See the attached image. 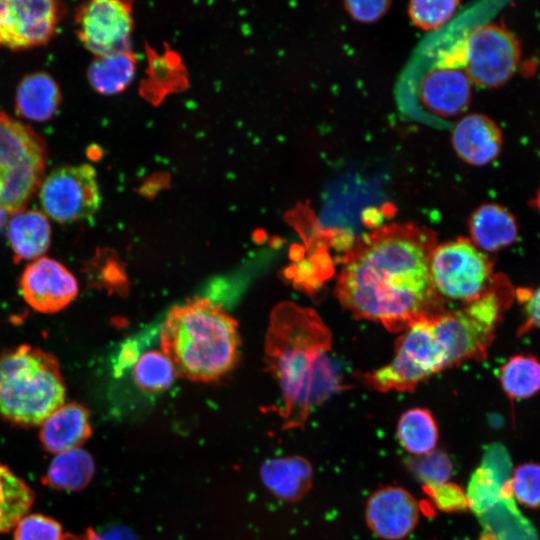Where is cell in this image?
I'll list each match as a JSON object with an SVG mask.
<instances>
[{
	"instance_id": "38",
	"label": "cell",
	"mask_w": 540,
	"mask_h": 540,
	"mask_svg": "<svg viewBox=\"0 0 540 540\" xmlns=\"http://www.w3.org/2000/svg\"><path fill=\"white\" fill-rule=\"evenodd\" d=\"M64 540H85V538L80 539V538H71V537H70V538H66V537H65Z\"/></svg>"
},
{
	"instance_id": "28",
	"label": "cell",
	"mask_w": 540,
	"mask_h": 540,
	"mask_svg": "<svg viewBox=\"0 0 540 540\" xmlns=\"http://www.w3.org/2000/svg\"><path fill=\"white\" fill-rule=\"evenodd\" d=\"M460 2L444 1H411L408 4V15L412 23L424 30L435 32L443 28L451 20Z\"/></svg>"
},
{
	"instance_id": "27",
	"label": "cell",
	"mask_w": 540,
	"mask_h": 540,
	"mask_svg": "<svg viewBox=\"0 0 540 540\" xmlns=\"http://www.w3.org/2000/svg\"><path fill=\"white\" fill-rule=\"evenodd\" d=\"M176 374L170 358L163 351H147L136 360L133 376L145 392H160L171 386Z\"/></svg>"
},
{
	"instance_id": "13",
	"label": "cell",
	"mask_w": 540,
	"mask_h": 540,
	"mask_svg": "<svg viewBox=\"0 0 540 540\" xmlns=\"http://www.w3.org/2000/svg\"><path fill=\"white\" fill-rule=\"evenodd\" d=\"M435 337L447 368L468 360H482L495 338V331L472 318L464 309L440 311L430 316Z\"/></svg>"
},
{
	"instance_id": "31",
	"label": "cell",
	"mask_w": 540,
	"mask_h": 540,
	"mask_svg": "<svg viewBox=\"0 0 540 540\" xmlns=\"http://www.w3.org/2000/svg\"><path fill=\"white\" fill-rule=\"evenodd\" d=\"M416 475L426 485L448 482L451 475V463L442 453L432 452L421 456L413 464Z\"/></svg>"
},
{
	"instance_id": "32",
	"label": "cell",
	"mask_w": 540,
	"mask_h": 540,
	"mask_svg": "<svg viewBox=\"0 0 540 540\" xmlns=\"http://www.w3.org/2000/svg\"><path fill=\"white\" fill-rule=\"evenodd\" d=\"M425 491L431 497L434 504L446 512L463 510L469 505L464 491L460 487L448 482L426 485Z\"/></svg>"
},
{
	"instance_id": "7",
	"label": "cell",
	"mask_w": 540,
	"mask_h": 540,
	"mask_svg": "<svg viewBox=\"0 0 540 540\" xmlns=\"http://www.w3.org/2000/svg\"><path fill=\"white\" fill-rule=\"evenodd\" d=\"M443 351L432 329L430 316L408 327L398 339L393 360L364 376L382 392L410 391L430 376L446 369Z\"/></svg>"
},
{
	"instance_id": "1",
	"label": "cell",
	"mask_w": 540,
	"mask_h": 540,
	"mask_svg": "<svg viewBox=\"0 0 540 540\" xmlns=\"http://www.w3.org/2000/svg\"><path fill=\"white\" fill-rule=\"evenodd\" d=\"M433 231L389 224L361 237L346 254L336 295L355 317L406 330L442 309L430 276Z\"/></svg>"
},
{
	"instance_id": "19",
	"label": "cell",
	"mask_w": 540,
	"mask_h": 540,
	"mask_svg": "<svg viewBox=\"0 0 540 540\" xmlns=\"http://www.w3.org/2000/svg\"><path fill=\"white\" fill-rule=\"evenodd\" d=\"M6 232L17 261L38 259L50 246L51 226L43 211L23 209L12 214Z\"/></svg>"
},
{
	"instance_id": "25",
	"label": "cell",
	"mask_w": 540,
	"mask_h": 540,
	"mask_svg": "<svg viewBox=\"0 0 540 540\" xmlns=\"http://www.w3.org/2000/svg\"><path fill=\"white\" fill-rule=\"evenodd\" d=\"M33 500V491L26 482L0 464V533L14 528L27 514Z\"/></svg>"
},
{
	"instance_id": "35",
	"label": "cell",
	"mask_w": 540,
	"mask_h": 540,
	"mask_svg": "<svg viewBox=\"0 0 540 540\" xmlns=\"http://www.w3.org/2000/svg\"><path fill=\"white\" fill-rule=\"evenodd\" d=\"M85 540H139L136 534L126 526L116 525L102 532L88 529Z\"/></svg>"
},
{
	"instance_id": "17",
	"label": "cell",
	"mask_w": 540,
	"mask_h": 540,
	"mask_svg": "<svg viewBox=\"0 0 540 540\" xmlns=\"http://www.w3.org/2000/svg\"><path fill=\"white\" fill-rule=\"evenodd\" d=\"M91 432L87 409L73 402L61 405L41 423L40 440L46 450L58 454L78 448Z\"/></svg>"
},
{
	"instance_id": "21",
	"label": "cell",
	"mask_w": 540,
	"mask_h": 540,
	"mask_svg": "<svg viewBox=\"0 0 540 540\" xmlns=\"http://www.w3.org/2000/svg\"><path fill=\"white\" fill-rule=\"evenodd\" d=\"M260 474L266 488L286 501L302 498L312 483V467L300 456L269 459L263 463Z\"/></svg>"
},
{
	"instance_id": "6",
	"label": "cell",
	"mask_w": 540,
	"mask_h": 540,
	"mask_svg": "<svg viewBox=\"0 0 540 540\" xmlns=\"http://www.w3.org/2000/svg\"><path fill=\"white\" fill-rule=\"evenodd\" d=\"M46 159L42 137L0 111V208L6 214L23 210L39 189Z\"/></svg>"
},
{
	"instance_id": "26",
	"label": "cell",
	"mask_w": 540,
	"mask_h": 540,
	"mask_svg": "<svg viewBox=\"0 0 540 540\" xmlns=\"http://www.w3.org/2000/svg\"><path fill=\"white\" fill-rule=\"evenodd\" d=\"M499 380L509 398H529L540 391V361L531 354L514 355L501 366Z\"/></svg>"
},
{
	"instance_id": "11",
	"label": "cell",
	"mask_w": 540,
	"mask_h": 540,
	"mask_svg": "<svg viewBox=\"0 0 540 540\" xmlns=\"http://www.w3.org/2000/svg\"><path fill=\"white\" fill-rule=\"evenodd\" d=\"M63 14L53 0H0V47L22 50L46 44Z\"/></svg>"
},
{
	"instance_id": "34",
	"label": "cell",
	"mask_w": 540,
	"mask_h": 540,
	"mask_svg": "<svg viewBox=\"0 0 540 540\" xmlns=\"http://www.w3.org/2000/svg\"><path fill=\"white\" fill-rule=\"evenodd\" d=\"M518 296L525 303L526 321L520 328V333L536 327L540 329V287L534 292L520 290Z\"/></svg>"
},
{
	"instance_id": "33",
	"label": "cell",
	"mask_w": 540,
	"mask_h": 540,
	"mask_svg": "<svg viewBox=\"0 0 540 540\" xmlns=\"http://www.w3.org/2000/svg\"><path fill=\"white\" fill-rule=\"evenodd\" d=\"M390 1H345L348 14L358 22L373 23L382 18L389 10Z\"/></svg>"
},
{
	"instance_id": "9",
	"label": "cell",
	"mask_w": 540,
	"mask_h": 540,
	"mask_svg": "<svg viewBox=\"0 0 540 540\" xmlns=\"http://www.w3.org/2000/svg\"><path fill=\"white\" fill-rule=\"evenodd\" d=\"M520 57L518 39L504 26L477 25L466 35L464 69L472 84L483 88L504 85L515 73Z\"/></svg>"
},
{
	"instance_id": "12",
	"label": "cell",
	"mask_w": 540,
	"mask_h": 540,
	"mask_svg": "<svg viewBox=\"0 0 540 540\" xmlns=\"http://www.w3.org/2000/svg\"><path fill=\"white\" fill-rule=\"evenodd\" d=\"M76 23L80 41L97 57L129 52L133 19L127 3L90 1L78 9Z\"/></svg>"
},
{
	"instance_id": "29",
	"label": "cell",
	"mask_w": 540,
	"mask_h": 540,
	"mask_svg": "<svg viewBox=\"0 0 540 540\" xmlns=\"http://www.w3.org/2000/svg\"><path fill=\"white\" fill-rule=\"evenodd\" d=\"M510 491L522 504L540 506V465L524 464L513 473Z\"/></svg>"
},
{
	"instance_id": "18",
	"label": "cell",
	"mask_w": 540,
	"mask_h": 540,
	"mask_svg": "<svg viewBox=\"0 0 540 540\" xmlns=\"http://www.w3.org/2000/svg\"><path fill=\"white\" fill-rule=\"evenodd\" d=\"M470 241L481 251L496 252L516 242L519 234L515 216L497 203L476 208L468 222Z\"/></svg>"
},
{
	"instance_id": "8",
	"label": "cell",
	"mask_w": 540,
	"mask_h": 540,
	"mask_svg": "<svg viewBox=\"0 0 540 540\" xmlns=\"http://www.w3.org/2000/svg\"><path fill=\"white\" fill-rule=\"evenodd\" d=\"M429 268L438 296L464 304L478 298L494 277L491 258L466 238L437 244Z\"/></svg>"
},
{
	"instance_id": "10",
	"label": "cell",
	"mask_w": 540,
	"mask_h": 540,
	"mask_svg": "<svg viewBox=\"0 0 540 540\" xmlns=\"http://www.w3.org/2000/svg\"><path fill=\"white\" fill-rule=\"evenodd\" d=\"M39 200L45 215L59 223L91 218L101 204L95 169L90 164L54 169L42 179Z\"/></svg>"
},
{
	"instance_id": "37",
	"label": "cell",
	"mask_w": 540,
	"mask_h": 540,
	"mask_svg": "<svg viewBox=\"0 0 540 540\" xmlns=\"http://www.w3.org/2000/svg\"><path fill=\"white\" fill-rule=\"evenodd\" d=\"M6 213L0 208V226L3 224Z\"/></svg>"
},
{
	"instance_id": "14",
	"label": "cell",
	"mask_w": 540,
	"mask_h": 540,
	"mask_svg": "<svg viewBox=\"0 0 540 540\" xmlns=\"http://www.w3.org/2000/svg\"><path fill=\"white\" fill-rule=\"evenodd\" d=\"M19 286L25 302L45 314L66 308L79 291L74 275L59 261L44 256L25 267Z\"/></svg>"
},
{
	"instance_id": "22",
	"label": "cell",
	"mask_w": 540,
	"mask_h": 540,
	"mask_svg": "<svg viewBox=\"0 0 540 540\" xmlns=\"http://www.w3.org/2000/svg\"><path fill=\"white\" fill-rule=\"evenodd\" d=\"M94 473L93 458L78 447L56 454L50 462L44 481L55 489L76 491L86 487Z\"/></svg>"
},
{
	"instance_id": "5",
	"label": "cell",
	"mask_w": 540,
	"mask_h": 540,
	"mask_svg": "<svg viewBox=\"0 0 540 540\" xmlns=\"http://www.w3.org/2000/svg\"><path fill=\"white\" fill-rule=\"evenodd\" d=\"M57 358L29 345L0 352V415L21 425L41 424L64 404Z\"/></svg>"
},
{
	"instance_id": "30",
	"label": "cell",
	"mask_w": 540,
	"mask_h": 540,
	"mask_svg": "<svg viewBox=\"0 0 540 540\" xmlns=\"http://www.w3.org/2000/svg\"><path fill=\"white\" fill-rule=\"evenodd\" d=\"M61 525L41 515H25L14 527V540H64Z\"/></svg>"
},
{
	"instance_id": "2",
	"label": "cell",
	"mask_w": 540,
	"mask_h": 540,
	"mask_svg": "<svg viewBox=\"0 0 540 540\" xmlns=\"http://www.w3.org/2000/svg\"><path fill=\"white\" fill-rule=\"evenodd\" d=\"M331 336L317 313L291 302L277 305L265 337V358L277 380L288 422L296 423L340 389L330 357Z\"/></svg>"
},
{
	"instance_id": "4",
	"label": "cell",
	"mask_w": 540,
	"mask_h": 540,
	"mask_svg": "<svg viewBox=\"0 0 540 540\" xmlns=\"http://www.w3.org/2000/svg\"><path fill=\"white\" fill-rule=\"evenodd\" d=\"M160 341L176 373L194 381H215L238 360L237 323L207 298L174 306L162 325Z\"/></svg>"
},
{
	"instance_id": "24",
	"label": "cell",
	"mask_w": 540,
	"mask_h": 540,
	"mask_svg": "<svg viewBox=\"0 0 540 540\" xmlns=\"http://www.w3.org/2000/svg\"><path fill=\"white\" fill-rule=\"evenodd\" d=\"M136 73V59L130 52L97 57L88 68V81L102 95L122 92Z\"/></svg>"
},
{
	"instance_id": "15",
	"label": "cell",
	"mask_w": 540,
	"mask_h": 540,
	"mask_svg": "<svg viewBox=\"0 0 540 540\" xmlns=\"http://www.w3.org/2000/svg\"><path fill=\"white\" fill-rule=\"evenodd\" d=\"M420 515L417 500L406 489L387 486L368 499L365 516L370 530L385 540H402L415 529Z\"/></svg>"
},
{
	"instance_id": "3",
	"label": "cell",
	"mask_w": 540,
	"mask_h": 540,
	"mask_svg": "<svg viewBox=\"0 0 540 540\" xmlns=\"http://www.w3.org/2000/svg\"><path fill=\"white\" fill-rule=\"evenodd\" d=\"M467 33V25L454 20L416 48L397 86V102L407 117L441 127L467 110L472 99L464 69Z\"/></svg>"
},
{
	"instance_id": "16",
	"label": "cell",
	"mask_w": 540,
	"mask_h": 540,
	"mask_svg": "<svg viewBox=\"0 0 540 540\" xmlns=\"http://www.w3.org/2000/svg\"><path fill=\"white\" fill-rule=\"evenodd\" d=\"M451 144L456 155L465 163L484 166L496 160L503 146V134L490 117L467 114L454 125Z\"/></svg>"
},
{
	"instance_id": "36",
	"label": "cell",
	"mask_w": 540,
	"mask_h": 540,
	"mask_svg": "<svg viewBox=\"0 0 540 540\" xmlns=\"http://www.w3.org/2000/svg\"><path fill=\"white\" fill-rule=\"evenodd\" d=\"M531 206L540 214V189L537 191L535 197L531 200Z\"/></svg>"
},
{
	"instance_id": "20",
	"label": "cell",
	"mask_w": 540,
	"mask_h": 540,
	"mask_svg": "<svg viewBox=\"0 0 540 540\" xmlns=\"http://www.w3.org/2000/svg\"><path fill=\"white\" fill-rule=\"evenodd\" d=\"M61 102V92L54 78L46 72L30 73L19 82L15 109L19 116L35 122L51 119Z\"/></svg>"
},
{
	"instance_id": "23",
	"label": "cell",
	"mask_w": 540,
	"mask_h": 540,
	"mask_svg": "<svg viewBox=\"0 0 540 540\" xmlns=\"http://www.w3.org/2000/svg\"><path fill=\"white\" fill-rule=\"evenodd\" d=\"M400 445L411 455L421 457L435 451L439 432L432 413L425 408L403 412L396 428Z\"/></svg>"
}]
</instances>
